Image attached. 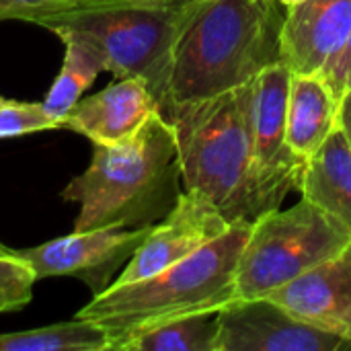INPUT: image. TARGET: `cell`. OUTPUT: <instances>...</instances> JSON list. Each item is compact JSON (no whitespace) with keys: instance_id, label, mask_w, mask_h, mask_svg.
Here are the masks:
<instances>
[{"instance_id":"obj_1","label":"cell","mask_w":351,"mask_h":351,"mask_svg":"<svg viewBox=\"0 0 351 351\" xmlns=\"http://www.w3.org/2000/svg\"><path fill=\"white\" fill-rule=\"evenodd\" d=\"M284 6L276 0H199L175 43L167 105L245 86L282 62Z\"/></svg>"},{"instance_id":"obj_2","label":"cell","mask_w":351,"mask_h":351,"mask_svg":"<svg viewBox=\"0 0 351 351\" xmlns=\"http://www.w3.org/2000/svg\"><path fill=\"white\" fill-rule=\"evenodd\" d=\"M183 191L177 138L171 121L154 113L123 142L97 146L90 165L62 197L78 204L74 230L140 228L160 222Z\"/></svg>"},{"instance_id":"obj_3","label":"cell","mask_w":351,"mask_h":351,"mask_svg":"<svg viewBox=\"0 0 351 351\" xmlns=\"http://www.w3.org/2000/svg\"><path fill=\"white\" fill-rule=\"evenodd\" d=\"M249 228L251 222L239 220L226 234L177 265L140 282L111 284L76 317L99 325L109 351H117L130 337L160 323L222 311L237 300L234 274Z\"/></svg>"},{"instance_id":"obj_4","label":"cell","mask_w":351,"mask_h":351,"mask_svg":"<svg viewBox=\"0 0 351 351\" xmlns=\"http://www.w3.org/2000/svg\"><path fill=\"white\" fill-rule=\"evenodd\" d=\"M251 84L165 113L177 138L183 191L206 197L230 222H253L263 214L253 175Z\"/></svg>"},{"instance_id":"obj_5","label":"cell","mask_w":351,"mask_h":351,"mask_svg":"<svg viewBox=\"0 0 351 351\" xmlns=\"http://www.w3.org/2000/svg\"><path fill=\"white\" fill-rule=\"evenodd\" d=\"M189 8L191 4L169 8L148 0H60L29 14L25 23L86 41L115 78L146 80L162 113L175 43Z\"/></svg>"},{"instance_id":"obj_6","label":"cell","mask_w":351,"mask_h":351,"mask_svg":"<svg viewBox=\"0 0 351 351\" xmlns=\"http://www.w3.org/2000/svg\"><path fill=\"white\" fill-rule=\"evenodd\" d=\"M351 232L308 199L269 210L251 222L241 251L237 300L265 298L343 251Z\"/></svg>"},{"instance_id":"obj_7","label":"cell","mask_w":351,"mask_h":351,"mask_svg":"<svg viewBox=\"0 0 351 351\" xmlns=\"http://www.w3.org/2000/svg\"><path fill=\"white\" fill-rule=\"evenodd\" d=\"M290 82L292 70L284 62H276L259 72L251 84L249 132L253 175L263 214L280 208L290 191H298L304 167L286 140Z\"/></svg>"},{"instance_id":"obj_8","label":"cell","mask_w":351,"mask_h":351,"mask_svg":"<svg viewBox=\"0 0 351 351\" xmlns=\"http://www.w3.org/2000/svg\"><path fill=\"white\" fill-rule=\"evenodd\" d=\"M150 226L123 228L103 226L93 230H74L68 237L16 251L29 263L37 282L43 278L72 276L80 278L93 294L107 290L113 280L146 239Z\"/></svg>"},{"instance_id":"obj_9","label":"cell","mask_w":351,"mask_h":351,"mask_svg":"<svg viewBox=\"0 0 351 351\" xmlns=\"http://www.w3.org/2000/svg\"><path fill=\"white\" fill-rule=\"evenodd\" d=\"M230 222L206 197L181 191L173 210L150 226L146 239L113 280V286L132 284L160 274L230 230Z\"/></svg>"},{"instance_id":"obj_10","label":"cell","mask_w":351,"mask_h":351,"mask_svg":"<svg viewBox=\"0 0 351 351\" xmlns=\"http://www.w3.org/2000/svg\"><path fill=\"white\" fill-rule=\"evenodd\" d=\"M216 351H351V341L296 319L269 298H253L218 311Z\"/></svg>"},{"instance_id":"obj_11","label":"cell","mask_w":351,"mask_h":351,"mask_svg":"<svg viewBox=\"0 0 351 351\" xmlns=\"http://www.w3.org/2000/svg\"><path fill=\"white\" fill-rule=\"evenodd\" d=\"M265 298L296 319L351 341V241L335 257Z\"/></svg>"},{"instance_id":"obj_12","label":"cell","mask_w":351,"mask_h":351,"mask_svg":"<svg viewBox=\"0 0 351 351\" xmlns=\"http://www.w3.org/2000/svg\"><path fill=\"white\" fill-rule=\"evenodd\" d=\"M351 31V0H304L286 8L282 62L292 74H323Z\"/></svg>"},{"instance_id":"obj_13","label":"cell","mask_w":351,"mask_h":351,"mask_svg":"<svg viewBox=\"0 0 351 351\" xmlns=\"http://www.w3.org/2000/svg\"><path fill=\"white\" fill-rule=\"evenodd\" d=\"M154 113L160 107L146 80L125 76L80 99L62 119V128L82 134L93 146H109L134 136Z\"/></svg>"},{"instance_id":"obj_14","label":"cell","mask_w":351,"mask_h":351,"mask_svg":"<svg viewBox=\"0 0 351 351\" xmlns=\"http://www.w3.org/2000/svg\"><path fill=\"white\" fill-rule=\"evenodd\" d=\"M339 103L321 74H292L286 140L298 160H308L339 128Z\"/></svg>"},{"instance_id":"obj_15","label":"cell","mask_w":351,"mask_h":351,"mask_svg":"<svg viewBox=\"0 0 351 351\" xmlns=\"http://www.w3.org/2000/svg\"><path fill=\"white\" fill-rule=\"evenodd\" d=\"M298 191L351 232V144L341 128L304 160Z\"/></svg>"},{"instance_id":"obj_16","label":"cell","mask_w":351,"mask_h":351,"mask_svg":"<svg viewBox=\"0 0 351 351\" xmlns=\"http://www.w3.org/2000/svg\"><path fill=\"white\" fill-rule=\"evenodd\" d=\"M60 39L64 43L62 68L41 103L62 128V119L82 99L84 90L90 88L97 76L105 72V64L86 41L74 35H62Z\"/></svg>"},{"instance_id":"obj_17","label":"cell","mask_w":351,"mask_h":351,"mask_svg":"<svg viewBox=\"0 0 351 351\" xmlns=\"http://www.w3.org/2000/svg\"><path fill=\"white\" fill-rule=\"evenodd\" d=\"M0 351H109V339L99 325L74 315L72 321L0 333Z\"/></svg>"},{"instance_id":"obj_18","label":"cell","mask_w":351,"mask_h":351,"mask_svg":"<svg viewBox=\"0 0 351 351\" xmlns=\"http://www.w3.org/2000/svg\"><path fill=\"white\" fill-rule=\"evenodd\" d=\"M218 313H199L150 327L117 351H216Z\"/></svg>"},{"instance_id":"obj_19","label":"cell","mask_w":351,"mask_h":351,"mask_svg":"<svg viewBox=\"0 0 351 351\" xmlns=\"http://www.w3.org/2000/svg\"><path fill=\"white\" fill-rule=\"evenodd\" d=\"M60 123L45 111L43 103L6 101L0 105V140L56 130Z\"/></svg>"},{"instance_id":"obj_20","label":"cell","mask_w":351,"mask_h":351,"mask_svg":"<svg viewBox=\"0 0 351 351\" xmlns=\"http://www.w3.org/2000/svg\"><path fill=\"white\" fill-rule=\"evenodd\" d=\"M37 278L27 261L16 251L6 249L0 243V294H4L16 311L25 308L33 298V286Z\"/></svg>"},{"instance_id":"obj_21","label":"cell","mask_w":351,"mask_h":351,"mask_svg":"<svg viewBox=\"0 0 351 351\" xmlns=\"http://www.w3.org/2000/svg\"><path fill=\"white\" fill-rule=\"evenodd\" d=\"M321 76L329 82V86L339 99L351 90V31L335 60L327 66V70Z\"/></svg>"},{"instance_id":"obj_22","label":"cell","mask_w":351,"mask_h":351,"mask_svg":"<svg viewBox=\"0 0 351 351\" xmlns=\"http://www.w3.org/2000/svg\"><path fill=\"white\" fill-rule=\"evenodd\" d=\"M60 0H0V21H6V19H14V21H23L41 10V8H47L51 4H56Z\"/></svg>"},{"instance_id":"obj_23","label":"cell","mask_w":351,"mask_h":351,"mask_svg":"<svg viewBox=\"0 0 351 351\" xmlns=\"http://www.w3.org/2000/svg\"><path fill=\"white\" fill-rule=\"evenodd\" d=\"M339 128L351 144V90L341 97V103H339Z\"/></svg>"},{"instance_id":"obj_24","label":"cell","mask_w":351,"mask_h":351,"mask_svg":"<svg viewBox=\"0 0 351 351\" xmlns=\"http://www.w3.org/2000/svg\"><path fill=\"white\" fill-rule=\"evenodd\" d=\"M12 311H16L14 304H12L4 294H0V315H2V313H12Z\"/></svg>"},{"instance_id":"obj_25","label":"cell","mask_w":351,"mask_h":351,"mask_svg":"<svg viewBox=\"0 0 351 351\" xmlns=\"http://www.w3.org/2000/svg\"><path fill=\"white\" fill-rule=\"evenodd\" d=\"M280 6H284V8H290V6H296V4H300V2H304V0H276Z\"/></svg>"},{"instance_id":"obj_26","label":"cell","mask_w":351,"mask_h":351,"mask_svg":"<svg viewBox=\"0 0 351 351\" xmlns=\"http://www.w3.org/2000/svg\"><path fill=\"white\" fill-rule=\"evenodd\" d=\"M2 103H4V99H2V97H0V105H2Z\"/></svg>"}]
</instances>
